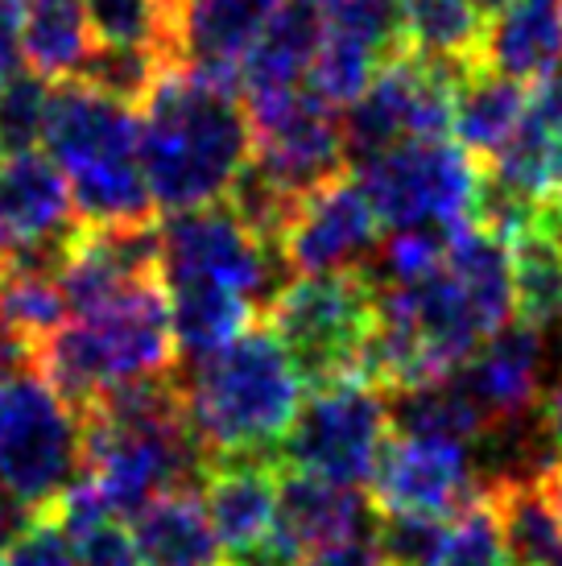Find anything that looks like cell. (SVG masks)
Segmentation results:
<instances>
[{
	"instance_id": "obj_41",
	"label": "cell",
	"mask_w": 562,
	"mask_h": 566,
	"mask_svg": "<svg viewBox=\"0 0 562 566\" xmlns=\"http://www.w3.org/2000/svg\"><path fill=\"white\" fill-rule=\"evenodd\" d=\"M21 360H30V356H25V347L17 344L13 335H9V327L0 323V377H9Z\"/></svg>"
},
{
	"instance_id": "obj_14",
	"label": "cell",
	"mask_w": 562,
	"mask_h": 566,
	"mask_svg": "<svg viewBox=\"0 0 562 566\" xmlns=\"http://www.w3.org/2000/svg\"><path fill=\"white\" fill-rule=\"evenodd\" d=\"M381 244V216L356 178H331L302 195L281 232L290 273H360Z\"/></svg>"
},
{
	"instance_id": "obj_45",
	"label": "cell",
	"mask_w": 562,
	"mask_h": 566,
	"mask_svg": "<svg viewBox=\"0 0 562 566\" xmlns=\"http://www.w3.org/2000/svg\"><path fill=\"white\" fill-rule=\"evenodd\" d=\"M219 566H278V563L266 558V554H261V558H257V554H244V558H236V563H219Z\"/></svg>"
},
{
	"instance_id": "obj_29",
	"label": "cell",
	"mask_w": 562,
	"mask_h": 566,
	"mask_svg": "<svg viewBox=\"0 0 562 566\" xmlns=\"http://www.w3.org/2000/svg\"><path fill=\"white\" fill-rule=\"evenodd\" d=\"M406 13V38L414 54H426L435 63H476L485 17L468 0H402Z\"/></svg>"
},
{
	"instance_id": "obj_40",
	"label": "cell",
	"mask_w": 562,
	"mask_h": 566,
	"mask_svg": "<svg viewBox=\"0 0 562 566\" xmlns=\"http://www.w3.org/2000/svg\"><path fill=\"white\" fill-rule=\"evenodd\" d=\"M30 517L21 504L9 496V488H4V480H0V542H9V537L17 534V525Z\"/></svg>"
},
{
	"instance_id": "obj_24",
	"label": "cell",
	"mask_w": 562,
	"mask_h": 566,
	"mask_svg": "<svg viewBox=\"0 0 562 566\" xmlns=\"http://www.w3.org/2000/svg\"><path fill=\"white\" fill-rule=\"evenodd\" d=\"M170 290V327L178 344V360H204L219 347H228L236 335L252 327L257 302L216 282H183Z\"/></svg>"
},
{
	"instance_id": "obj_43",
	"label": "cell",
	"mask_w": 562,
	"mask_h": 566,
	"mask_svg": "<svg viewBox=\"0 0 562 566\" xmlns=\"http://www.w3.org/2000/svg\"><path fill=\"white\" fill-rule=\"evenodd\" d=\"M538 216H542V220H547L550 228H554V232H559V237H562V195H559V199H554V203L538 207Z\"/></svg>"
},
{
	"instance_id": "obj_35",
	"label": "cell",
	"mask_w": 562,
	"mask_h": 566,
	"mask_svg": "<svg viewBox=\"0 0 562 566\" xmlns=\"http://www.w3.org/2000/svg\"><path fill=\"white\" fill-rule=\"evenodd\" d=\"M447 517H422V513H381L376 521V546L389 566H430L443 542Z\"/></svg>"
},
{
	"instance_id": "obj_18",
	"label": "cell",
	"mask_w": 562,
	"mask_h": 566,
	"mask_svg": "<svg viewBox=\"0 0 562 566\" xmlns=\"http://www.w3.org/2000/svg\"><path fill=\"white\" fill-rule=\"evenodd\" d=\"M281 0H170L174 66L211 87L240 92V63Z\"/></svg>"
},
{
	"instance_id": "obj_17",
	"label": "cell",
	"mask_w": 562,
	"mask_h": 566,
	"mask_svg": "<svg viewBox=\"0 0 562 566\" xmlns=\"http://www.w3.org/2000/svg\"><path fill=\"white\" fill-rule=\"evenodd\" d=\"M376 521H381V509L376 501L360 496V488L327 484L302 472L281 475L278 513L261 554L278 566H294L314 551L356 542V537H376Z\"/></svg>"
},
{
	"instance_id": "obj_15",
	"label": "cell",
	"mask_w": 562,
	"mask_h": 566,
	"mask_svg": "<svg viewBox=\"0 0 562 566\" xmlns=\"http://www.w3.org/2000/svg\"><path fill=\"white\" fill-rule=\"evenodd\" d=\"M373 501L381 513L455 517L485 488L476 472V447L443 439L389 434L373 468Z\"/></svg>"
},
{
	"instance_id": "obj_42",
	"label": "cell",
	"mask_w": 562,
	"mask_h": 566,
	"mask_svg": "<svg viewBox=\"0 0 562 566\" xmlns=\"http://www.w3.org/2000/svg\"><path fill=\"white\" fill-rule=\"evenodd\" d=\"M538 484L547 488V496H550V501H554V509H559V513H562V468H550V472L542 475Z\"/></svg>"
},
{
	"instance_id": "obj_28",
	"label": "cell",
	"mask_w": 562,
	"mask_h": 566,
	"mask_svg": "<svg viewBox=\"0 0 562 566\" xmlns=\"http://www.w3.org/2000/svg\"><path fill=\"white\" fill-rule=\"evenodd\" d=\"M66 318H71V306L54 269H0V323L25 347V356L38 344H46Z\"/></svg>"
},
{
	"instance_id": "obj_16",
	"label": "cell",
	"mask_w": 562,
	"mask_h": 566,
	"mask_svg": "<svg viewBox=\"0 0 562 566\" xmlns=\"http://www.w3.org/2000/svg\"><path fill=\"white\" fill-rule=\"evenodd\" d=\"M451 377L464 385V394L480 409L485 426L530 418L538 413V401L554 380L550 377V331L513 315Z\"/></svg>"
},
{
	"instance_id": "obj_9",
	"label": "cell",
	"mask_w": 562,
	"mask_h": 566,
	"mask_svg": "<svg viewBox=\"0 0 562 566\" xmlns=\"http://www.w3.org/2000/svg\"><path fill=\"white\" fill-rule=\"evenodd\" d=\"M162 232V282H216L236 294L252 298L257 306H269L273 294L290 282V265L281 249L252 237L244 220L228 203L190 207L174 211Z\"/></svg>"
},
{
	"instance_id": "obj_30",
	"label": "cell",
	"mask_w": 562,
	"mask_h": 566,
	"mask_svg": "<svg viewBox=\"0 0 562 566\" xmlns=\"http://www.w3.org/2000/svg\"><path fill=\"white\" fill-rule=\"evenodd\" d=\"M83 13L100 46L157 50L174 63L170 0H83Z\"/></svg>"
},
{
	"instance_id": "obj_26",
	"label": "cell",
	"mask_w": 562,
	"mask_h": 566,
	"mask_svg": "<svg viewBox=\"0 0 562 566\" xmlns=\"http://www.w3.org/2000/svg\"><path fill=\"white\" fill-rule=\"evenodd\" d=\"M95 38L83 13V0H25L21 50L42 80H75Z\"/></svg>"
},
{
	"instance_id": "obj_11",
	"label": "cell",
	"mask_w": 562,
	"mask_h": 566,
	"mask_svg": "<svg viewBox=\"0 0 562 566\" xmlns=\"http://www.w3.org/2000/svg\"><path fill=\"white\" fill-rule=\"evenodd\" d=\"M252 125V161L290 195H311L347 166L340 108L319 99L311 87L244 99Z\"/></svg>"
},
{
	"instance_id": "obj_44",
	"label": "cell",
	"mask_w": 562,
	"mask_h": 566,
	"mask_svg": "<svg viewBox=\"0 0 562 566\" xmlns=\"http://www.w3.org/2000/svg\"><path fill=\"white\" fill-rule=\"evenodd\" d=\"M468 4H471V9H476L480 17H492L497 9H504V0H468Z\"/></svg>"
},
{
	"instance_id": "obj_1",
	"label": "cell",
	"mask_w": 562,
	"mask_h": 566,
	"mask_svg": "<svg viewBox=\"0 0 562 566\" xmlns=\"http://www.w3.org/2000/svg\"><path fill=\"white\" fill-rule=\"evenodd\" d=\"M252 158V125L236 92L166 66L140 99V170L154 203L174 216L223 203Z\"/></svg>"
},
{
	"instance_id": "obj_34",
	"label": "cell",
	"mask_w": 562,
	"mask_h": 566,
	"mask_svg": "<svg viewBox=\"0 0 562 566\" xmlns=\"http://www.w3.org/2000/svg\"><path fill=\"white\" fill-rule=\"evenodd\" d=\"M0 566H79L75 542L54 517V509H42L21 521L17 534L4 542Z\"/></svg>"
},
{
	"instance_id": "obj_3",
	"label": "cell",
	"mask_w": 562,
	"mask_h": 566,
	"mask_svg": "<svg viewBox=\"0 0 562 566\" xmlns=\"http://www.w3.org/2000/svg\"><path fill=\"white\" fill-rule=\"evenodd\" d=\"M30 364L75 401L79 413L116 389L170 377L178 368L170 290L162 277H140L108 302L66 318L46 344L33 347Z\"/></svg>"
},
{
	"instance_id": "obj_7",
	"label": "cell",
	"mask_w": 562,
	"mask_h": 566,
	"mask_svg": "<svg viewBox=\"0 0 562 566\" xmlns=\"http://www.w3.org/2000/svg\"><path fill=\"white\" fill-rule=\"evenodd\" d=\"M278 331L306 385L360 377L364 347L376 327V298L364 273H311L290 277L269 302Z\"/></svg>"
},
{
	"instance_id": "obj_39",
	"label": "cell",
	"mask_w": 562,
	"mask_h": 566,
	"mask_svg": "<svg viewBox=\"0 0 562 566\" xmlns=\"http://www.w3.org/2000/svg\"><path fill=\"white\" fill-rule=\"evenodd\" d=\"M538 422H542L554 468H562V377H554L547 385V394L538 401Z\"/></svg>"
},
{
	"instance_id": "obj_33",
	"label": "cell",
	"mask_w": 562,
	"mask_h": 566,
	"mask_svg": "<svg viewBox=\"0 0 562 566\" xmlns=\"http://www.w3.org/2000/svg\"><path fill=\"white\" fill-rule=\"evenodd\" d=\"M50 95V80H42L38 71H21L0 87V158L30 154L46 142Z\"/></svg>"
},
{
	"instance_id": "obj_25",
	"label": "cell",
	"mask_w": 562,
	"mask_h": 566,
	"mask_svg": "<svg viewBox=\"0 0 562 566\" xmlns=\"http://www.w3.org/2000/svg\"><path fill=\"white\" fill-rule=\"evenodd\" d=\"M517 318L542 331H562V237L542 216L509 232Z\"/></svg>"
},
{
	"instance_id": "obj_36",
	"label": "cell",
	"mask_w": 562,
	"mask_h": 566,
	"mask_svg": "<svg viewBox=\"0 0 562 566\" xmlns=\"http://www.w3.org/2000/svg\"><path fill=\"white\" fill-rule=\"evenodd\" d=\"M71 542H75L79 566H145L137 542L128 534V525L116 517L79 530V534H71Z\"/></svg>"
},
{
	"instance_id": "obj_38",
	"label": "cell",
	"mask_w": 562,
	"mask_h": 566,
	"mask_svg": "<svg viewBox=\"0 0 562 566\" xmlns=\"http://www.w3.org/2000/svg\"><path fill=\"white\" fill-rule=\"evenodd\" d=\"M294 566H389V563H385V554L376 546V537H356V542H340V546L306 554Z\"/></svg>"
},
{
	"instance_id": "obj_8",
	"label": "cell",
	"mask_w": 562,
	"mask_h": 566,
	"mask_svg": "<svg viewBox=\"0 0 562 566\" xmlns=\"http://www.w3.org/2000/svg\"><path fill=\"white\" fill-rule=\"evenodd\" d=\"M373 380L344 377L314 385L278 442V463L327 484L360 488L373 480L381 447L389 439V401Z\"/></svg>"
},
{
	"instance_id": "obj_6",
	"label": "cell",
	"mask_w": 562,
	"mask_h": 566,
	"mask_svg": "<svg viewBox=\"0 0 562 566\" xmlns=\"http://www.w3.org/2000/svg\"><path fill=\"white\" fill-rule=\"evenodd\" d=\"M356 182L373 199L381 228H430L459 232L476 223L480 207V161L447 137H418L393 145L376 158L352 166Z\"/></svg>"
},
{
	"instance_id": "obj_5",
	"label": "cell",
	"mask_w": 562,
	"mask_h": 566,
	"mask_svg": "<svg viewBox=\"0 0 562 566\" xmlns=\"http://www.w3.org/2000/svg\"><path fill=\"white\" fill-rule=\"evenodd\" d=\"M83 475V413L30 360L0 377V480L25 513L63 501Z\"/></svg>"
},
{
	"instance_id": "obj_10",
	"label": "cell",
	"mask_w": 562,
	"mask_h": 566,
	"mask_svg": "<svg viewBox=\"0 0 562 566\" xmlns=\"http://www.w3.org/2000/svg\"><path fill=\"white\" fill-rule=\"evenodd\" d=\"M468 63H435L426 54H402L376 75L360 99L340 112L347 166L385 154L418 137H447L451 87Z\"/></svg>"
},
{
	"instance_id": "obj_37",
	"label": "cell",
	"mask_w": 562,
	"mask_h": 566,
	"mask_svg": "<svg viewBox=\"0 0 562 566\" xmlns=\"http://www.w3.org/2000/svg\"><path fill=\"white\" fill-rule=\"evenodd\" d=\"M21 17H25V0H0V87L21 75Z\"/></svg>"
},
{
	"instance_id": "obj_12",
	"label": "cell",
	"mask_w": 562,
	"mask_h": 566,
	"mask_svg": "<svg viewBox=\"0 0 562 566\" xmlns=\"http://www.w3.org/2000/svg\"><path fill=\"white\" fill-rule=\"evenodd\" d=\"M402 54H409L402 0H323V42L306 87L344 112Z\"/></svg>"
},
{
	"instance_id": "obj_20",
	"label": "cell",
	"mask_w": 562,
	"mask_h": 566,
	"mask_svg": "<svg viewBox=\"0 0 562 566\" xmlns=\"http://www.w3.org/2000/svg\"><path fill=\"white\" fill-rule=\"evenodd\" d=\"M319 42H323V0H281L278 13L269 17V25L240 63L244 99L306 87Z\"/></svg>"
},
{
	"instance_id": "obj_19",
	"label": "cell",
	"mask_w": 562,
	"mask_h": 566,
	"mask_svg": "<svg viewBox=\"0 0 562 566\" xmlns=\"http://www.w3.org/2000/svg\"><path fill=\"white\" fill-rule=\"evenodd\" d=\"M278 455H219L204 472V504L223 554H261L278 513Z\"/></svg>"
},
{
	"instance_id": "obj_2",
	"label": "cell",
	"mask_w": 562,
	"mask_h": 566,
	"mask_svg": "<svg viewBox=\"0 0 562 566\" xmlns=\"http://www.w3.org/2000/svg\"><path fill=\"white\" fill-rule=\"evenodd\" d=\"M195 439L211 459L278 455V442L302 406L306 380L278 331L249 327L187 368H174Z\"/></svg>"
},
{
	"instance_id": "obj_22",
	"label": "cell",
	"mask_w": 562,
	"mask_h": 566,
	"mask_svg": "<svg viewBox=\"0 0 562 566\" xmlns=\"http://www.w3.org/2000/svg\"><path fill=\"white\" fill-rule=\"evenodd\" d=\"M128 534L137 542L145 566H219L223 546L207 517L204 492L170 488L157 492L128 517Z\"/></svg>"
},
{
	"instance_id": "obj_23",
	"label": "cell",
	"mask_w": 562,
	"mask_h": 566,
	"mask_svg": "<svg viewBox=\"0 0 562 566\" xmlns=\"http://www.w3.org/2000/svg\"><path fill=\"white\" fill-rule=\"evenodd\" d=\"M530 87L513 75H500L480 59L459 71L451 87V133L476 161H492L500 145L513 137L517 120L525 112Z\"/></svg>"
},
{
	"instance_id": "obj_21",
	"label": "cell",
	"mask_w": 562,
	"mask_h": 566,
	"mask_svg": "<svg viewBox=\"0 0 562 566\" xmlns=\"http://www.w3.org/2000/svg\"><path fill=\"white\" fill-rule=\"evenodd\" d=\"M480 63L521 83L562 71V0H504L485 21Z\"/></svg>"
},
{
	"instance_id": "obj_4",
	"label": "cell",
	"mask_w": 562,
	"mask_h": 566,
	"mask_svg": "<svg viewBox=\"0 0 562 566\" xmlns=\"http://www.w3.org/2000/svg\"><path fill=\"white\" fill-rule=\"evenodd\" d=\"M50 161L63 170L83 223L154 220V195L140 170V108L87 80H63L50 95Z\"/></svg>"
},
{
	"instance_id": "obj_32",
	"label": "cell",
	"mask_w": 562,
	"mask_h": 566,
	"mask_svg": "<svg viewBox=\"0 0 562 566\" xmlns=\"http://www.w3.org/2000/svg\"><path fill=\"white\" fill-rule=\"evenodd\" d=\"M166 66H174V63L166 54H157V50L100 46V42H95L75 80H87L92 87H100V92H108V95H116V99L140 108V99L149 95V87H154L157 75H162Z\"/></svg>"
},
{
	"instance_id": "obj_31",
	"label": "cell",
	"mask_w": 562,
	"mask_h": 566,
	"mask_svg": "<svg viewBox=\"0 0 562 566\" xmlns=\"http://www.w3.org/2000/svg\"><path fill=\"white\" fill-rule=\"evenodd\" d=\"M430 566H513L509 546H504V530H500V513L488 492L464 504L455 517H447V530H443Z\"/></svg>"
},
{
	"instance_id": "obj_27",
	"label": "cell",
	"mask_w": 562,
	"mask_h": 566,
	"mask_svg": "<svg viewBox=\"0 0 562 566\" xmlns=\"http://www.w3.org/2000/svg\"><path fill=\"white\" fill-rule=\"evenodd\" d=\"M500 513L513 566H562V513L538 480L485 488Z\"/></svg>"
},
{
	"instance_id": "obj_13",
	"label": "cell",
	"mask_w": 562,
	"mask_h": 566,
	"mask_svg": "<svg viewBox=\"0 0 562 566\" xmlns=\"http://www.w3.org/2000/svg\"><path fill=\"white\" fill-rule=\"evenodd\" d=\"M63 170L38 149L0 161V269H59L79 232Z\"/></svg>"
}]
</instances>
